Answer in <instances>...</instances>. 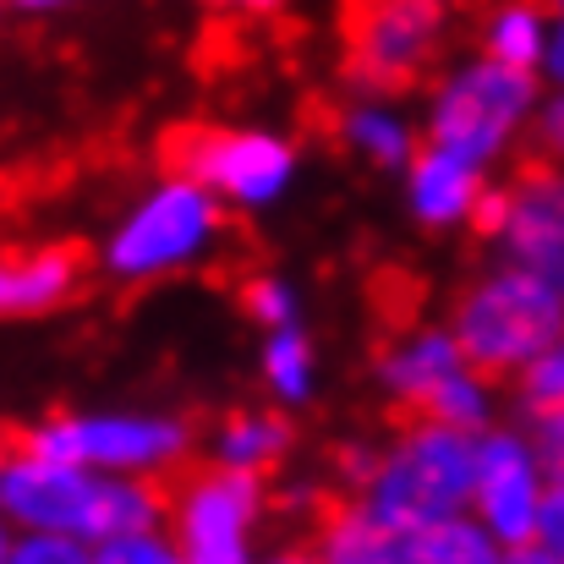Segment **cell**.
<instances>
[{
    "label": "cell",
    "instance_id": "obj_1",
    "mask_svg": "<svg viewBox=\"0 0 564 564\" xmlns=\"http://www.w3.org/2000/svg\"><path fill=\"white\" fill-rule=\"evenodd\" d=\"M0 510H6L11 532H61V538H83V543H110L127 532L171 527L165 482L39 460L17 444L0 466Z\"/></svg>",
    "mask_w": 564,
    "mask_h": 564
},
{
    "label": "cell",
    "instance_id": "obj_2",
    "mask_svg": "<svg viewBox=\"0 0 564 564\" xmlns=\"http://www.w3.org/2000/svg\"><path fill=\"white\" fill-rule=\"evenodd\" d=\"M543 88L549 83L538 72L505 66L494 55H471L433 77L422 105V138L494 171L499 160L516 154L527 132H538V110L549 99Z\"/></svg>",
    "mask_w": 564,
    "mask_h": 564
},
{
    "label": "cell",
    "instance_id": "obj_3",
    "mask_svg": "<svg viewBox=\"0 0 564 564\" xmlns=\"http://www.w3.org/2000/svg\"><path fill=\"white\" fill-rule=\"evenodd\" d=\"M471 482H477V438L460 427L411 416L378 444V466L357 499L383 527L411 538L433 521L466 516Z\"/></svg>",
    "mask_w": 564,
    "mask_h": 564
},
{
    "label": "cell",
    "instance_id": "obj_4",
    "mask_svg": "<svg viewBox=\"0 0 564 564\" xmlns=\"http://www.w3.org/2000/svg\"><path fill=\"white\" fill-rule=\"evenodd\" d=\"M219 236H225V203L203 182L171 171L127 203V214L110 225L99 247V263L121 285H154L214 258Z\"/></svg>",
    "mask_w": 564,
    "mask_h": 564
},
{
    "label": "cell",
    "instance_id": "obj_5",
    "mask_svg": "<svg viewBox=\"0 0 564 564\" xmlns=\"http://www.w3.org/2000/svg\"><path fill=\"white\" fill-rule=\"evenodd\" d=\"M449 329L477 373L510 383L543 346H554L564 335V296L549 280L499 258L455 296Z\"/></svg>",
    "mask_w": 564,
    "mask_h": 564
},
{
    "label": "cell",
    "instance_id": "obj_6",
    "mask_svg": "<svg viewBox=\"0 0 564 564\" xmlns=\"http://www.w3.org/2000/svg\"><path fill=\"white\" fill-rule=\"evenodd\" d=\"M17 449L110 477L165 482L192 455V427L171 411H50L17 433Z\"/></svg>",
    "mask_w": 564,
    "mask_h": 564
},
{
    "label": "cell",
    "instance_id": "obj_7",
    "mask_svg": "<svg viewBox=\"0 0 564 564\" xmlns=\"http://www.w3.org/2000/svg\"><path fill=\"white\" fill-rule=\"evenodd\" d=\"M444 50V6L433 0H346L340 55L357 94L394 99L416 88Z\"/></svg>",
    "mask_w": 564,
    "mask_h": 564
},
{
    "label": "cell",
    "instance_id": "obj_8",
    "mask_svg": "<svg viewBox=\"0 0 564 564\" xmlns=\"http://www.w3.org/2000/svg\"><path fill=\"white\" fill-rule=\"evenodd\" d=\"M171 171L192 176L225 208H274L296 182V143L269 127H187L171 138Z\"/></svg>",
    "mask_w": 564,
    "mask_h": 564
},
{
    "label": "cell",
    "instance_id": "obj_9",
    "mask_svg": "<svg viewBox=\"0 0 564 564\" xmlns=\"http://www.w3.org/2000/svg\"><path fill=\"white\" fill-rule=\"evenodd\" d=\"M269 510L263 477L203 466L171 494V538L187 564H258V527Z\"/></svg>",
    "mask_w": 564,
    "mask_h": 564
},
{
    "label": "cell",
    "instance_id": "obj_10",
    "mask_svg": "<svg viewBox=\"0 0 564 564\" xmlns=\"http://www.w3.org/2000/svg\"><path fill=\"white\" fill-rule=\"evenodd\" d=\"M554 471L532 438V427L499 422L477 438V482H471V516L505 543L527 549L538 543V521L549 505Z\"/></svg>",
    "mask_w": 564,
    "mask_h": 564
},
{
    "label": "cell",
    "instance_id": "obj_11",
    "mask_svg": "<svg viewBox=\"0 0 564 564\" xmlns=\"http://www.w3.org/2000/svg\"><path fill=\"white\" fill-rule=\"evenodd\" d=\"M499 258L549 280L564 296V165L532 160L510 182V214L499 230Z\"/></svg>",
    "mask_w": 564,
    "mask_h": 564
},
{
    "label": "cell",
    "instance_id": "obj_12",
    "mask_svg": "<svg viewBox=\"0 0 564 564\" xmlns=\"http://www.w3.org/2000/svg\"><path fill=\"white\" fill-rule=\"evenodd\" d=\"M460 368H471V362H466L455 329H449V324H416V329H405L400 340H389V346L378 351L373 378L389 405L422 416L427 400L460 373Z\"/></svg>",
    "mask_w": 564,
    "mask_h": 564
},
{
    "label": "cell",
    "instance_id": "obj_13",
    "mask_svg": "<svg viewBox=\"0 0 564 564\" xmlns=\"http://www.w3.org/2000/svg\"><path fill=\"white\" fill-rule=\"evenodd\" d=\"M405 176V208L427 230H471L482 197H488V171L471 165L466 154H449L438 143H422L416 160L400 171Z\"/></svg>",
    "mask_w": 564,
    "mask_h": 564
},
{
    "label": "cell",
    "instance_id": "obj_14",
    "mask_svg": "<svg viewBox=\"0 0 564 564\" xmlns=\"http://www.w3.org/2000/svg\"><path fill=\"white\" fill-rule=\"evenodd\" d=\"M83 285V252L72 241H44V247H17L0 269V307L6 318H44L66 307Z\"/></svg>",
    "mask_w": 564,
    "mask_h": 564
},
{
    "label": "cell",
    "instance_id": "obj_15",
    "mask_svg": "<svg viewBox=\"0 0 564 564\" xmlns=\"http://www.w3.org/2000/svg\"><path fill=\"white\" fill-rule=\"evenodd\" d=\"M340 143H346L362 165H378V171H405L427 138L416 132V121H411L394 99L357 94V99L340 110Z\"/></svg>",
    "mask_w": 564,
    "mask_h": 564
},
{
    "label": "cell",
    "instance_id": "obj_16",
    "mask_svg": "<svg viewBox=\"0 0 564 564\" xmlns=\"http://www.w3.org/2000/svg\"><path fill=\"white\" fill-rule=\"evenodd\" d=\"M313 554L324 564H405V538L383 527L362 499H340L318 510Z\"/></svg>",
    "mask_w": 564,
    "mask_h": 564
},
{
    "label": "cell",
    "instance_id": "obj_17",
    "mask_svg": "<svg viewBox=\"0 0 564 564\" xmlns=\"http://www.w3.org/2000/svg\"><path fill=\"white\" fill-rule=\"evenodd\" d=\"M291 444H296V433L280 411H230L208 438V460L225 466V471L269 477L291 455Z\"/></svg>",
    "mask_w": 564,
    "mask_h": 564
},
{
    "label": "cell",
    "instance_id": "obj_18",
    "mask_svg": "<svg viewBox=\"0 0 564 564\" xmlns=\"http://www.w3.org/2000/svg\"><path fill=\"white\" fill-rule=\"evenodd\" d=\"M554 44V11L549 0H494L482 17V55L521 66V72H543V55Z\"/></svg>",
    "mask_w": 564,
    "mask_h": 564
},
{
    "label": "cell",
    "instance_id": "obj_19",
    "mask_svg": "<svg viewBox=\"0 0 564 564\" xmlns=\"http://www.w3.org/2000/svg\"><path fill=\"white\" fill-rule=\"evenodd\" d=\"M258 373H263V389L274 394L280 411H302L313 394H318V351L313 340L296 329H274L258 351Z\"/></svg>",
    "mask_w": 564,
    "mask_h": 564
},
{
    "label": "cell",
    "instance_id": "obj_20",
    "mask_svg": "<svg viewBox=\"0 0 564 564\" xmlns=\"http://www.w3.org/2000/svg\"><path fill=\"white\" fill-rule=\"evenodd\" d=\"M505 543L466 510L449 521H433L405 538V564H505Z\"/></svg>",
    "mask_w": 564,
    "mask_h": 564
},
{
    "label": "cell",
    "instance_id": "obj_21",
    "mask_svg": "<svg viewBox=\"0 0 564 564\" xmlns=\"http://www.w3.org/2000/svg\"><path fill=\"white\" fill-rule=\"evenodd\" d=\"M422 416H427V422H444V427H460V433H471V438H482L488 427H499V378L477 373V368H460V373L427 400Z\"/></svg>",
    "mask_w": 564,
    "mask_h": 564
},
{
    "label": "cell",
    "instance_id": "obj_22",
    "mask_svg": "<svg viewBox=\"0 0 564 564\" xmlns=\"http://www.w3.org/2000/svg\"><path fill=\"white\" fill-rule=\"evenodd\" d=\"M510 405H516L527 422L564 411V335L554 346H543L521 373L510 378Z\"/></svg>",
    "mask_w": 564,
    "mask_h": 564
},
{
    "label": "cell",
    "instance_id": "obj_23",
    "mask_svg": "<svg viewBox=\"0 0 564 564\" xmlns=\"http://www.w3.org/2000/svg\"><path fill=\"white\" fill-rule=\"evenodd\" d=\"M241 307H247V318L258 324V329H296V318H302V296H296V285L285 280V274H252L247 285H241Z\"/></svg>",
    "mask_w": 564,
    "mask_h": 564
},
{
    "label": "cell",
    "instance_id": "obj_24",
    "mask_svg": "<svg viewBox=\"0 0 564 564\" xmlns=\"http://www.w3.org/2000/svg\"><path fill=\"white\" fill-rule=\"evenodd\" d=\"M0 564H94V543L61 532H6Z\"/></svg>",
    "mask_w": 564,
    "mask_h": 564
},
{
    "label": "cell",
    "instance_id": "obj_25",
    "mask_svg": "<svg viewBox=\"0 0 564 564\" xmlns=\"http://www.w3.org/2000/svg\"><path fill=\"white\" fill-rule=\"evenodd\" d=\"M94 564H187V560H182V543L171 538V527H154V532H127V538L94 543Z\"/></svg>",
    "mask_w": 564,
    "mask_h": 564
},
{
    "label": "cell",
    "instance_id": "obj_26",
    "mask_svg": "<svg viewBox=\"0 0 564 564\" xmlns=\"http://www.w3.org/2000/svg\"><path fill=\"white\" fill-rule=\"evenodd\" d=\"M538 149H543V160L564 165V88H549V99L538 110Z\"/></svg>",
    "mask_w": 564,
    "mask_h": 564
},
{
    "label": "cell",
    "instance_id": "obj_27",
    "mask_svg": "<svg viewBox=\"0 0 564 564\" xmlns=\"http://www.w3.org/2000/svg\"><path fill=\"white\" fill-rule=\"evenodd\" d=\"M527 427H532V438H538V449H543V460H549L554 482H564V411L538 416V422H527Z\"/></svg>",
    "mask_w": 564,
    "mask_h": 564
},
{
    "label": "cell",
    "instance_id": "obj_28",
    "mask_svg": "<svg viewBox=\"0 0 564 564\" xmlns=\"http://www.w3.org/2000/svg\"><path fill=\"white\" fill-rule=\"evenodd\" d=\"M538 543H543L554 560H564V482L549 488V505H543V521H538Z\"/></svg>",
    "mask_w": 564,
    "mask_h": 564
},
{
    "label": "cell",
    "instance_id": "obj_29",
    "mask_svg": "<svg viewBox=\"0 0 564 564\" xmlns=\"http://www.w3.org/2000/svg\"><path fill=\"white\" fill-rule=\"evenodd\" d=\"M549 88H564V28L554 22V44H549V55H543V72H538Z\"/></svg>",
    "mask_w": 564,
    "mask_h": 564
},
{
    "label": "cell",
    "instance_id": "obj_30",
    "mask_svg": "<svg viewBox=\"0 0 564 564\" xmlns=\"http://www.w3.org/2000/svg\"><path fill=\"white\" fill-rule=\"evenodd\" d=\"M258 564H324L313 554V543H285V549H269Z\"/></svg>",
    "mask_w": 564,
    "mask_h": 564
},
{
    "label": "cell",
    "instance_id": "obj_31",
    "mask_svg": "<svg viewBox=\"0 0 564 564\" xmlns=\"http://www.w3.org/2000/svg\"><path fill=\"white\" fill-rule=\"evenodd\" d=\"M214 11H236V17H263V11H280L285 0H203Z\"/></svg>",
    "mask_w": 564,
    "mask_h": 564
},
{
    "label": "cell",
    "instance_id": "obj_32",
    "mask_svg": "<svg viewBox=\"0 0 564 564\" xmlns=\"http://www.w3.org/2000/svg\"><path fill=\"white\" fill-rule=\"evenodd\" d=\"M22 17H61V11H72V6H83V0H11Z\"/></svg>",
    "mask_w": 564,
    "mask_h": 564
},
{
    "label": "cell",
    "instance_id": "obj_33",
    "mask_svg": "<svg viewBox=\"0 0 564 564\" xmlns=\"http://www.w3.org/2000/svg\"><path fill=\"white\" fill-rule=\"evenodd\" d=\"M505 564H564V560H554L543 543H527V549H510V554H505Z\"/></svg>",
    "mask_w": 564,
    "mask_h": 564
},
{
    "label": "cell",
    "instance_id": "obj_34",
    "mask_svg": "<svg viewBox=\"0 0 564 564\" xmlns=\"http://www.w3.org/2000/svg\"><path fill=\"white\" fill-rule=\"evenodd\" d=\"M549 11H554V22L564 28V0H549Z\"/></svg>",
    "mask_w": 564,
    "mask_h": 564
},
{
    "label": "cell",
    "instance_id": "obj_35",
    "mask_svg": "<svg viewBox=\"0 0 564 564\" xmlns=\"http://www.w3.org/2000/svg\"><path fill=\"white\" fill-rule=\"evenodd\" d=\"M433 6H449V0H433Z\"/></svg>",
    "mask_w": 564,
    "mask_h": 564
}]
</instances>
